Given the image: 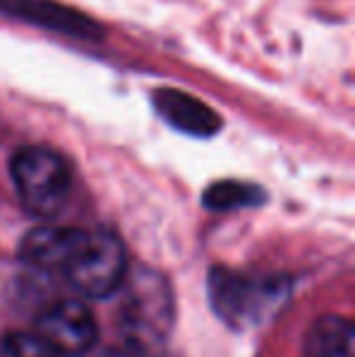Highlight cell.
<instances>
[{"label": "cell", "mask_w": 355, "mask_h": 357, "mask_svg": "<svg viewBox=\"0 0 355 357\" xmlns=\"http://www.w3.org/2000/svg\"><path fill=\"white\" fill-rule=\"evenodd\" d=\"M289 289V280L278 275H246L222 265L212 268L207 280L214 314L232 328H251L263 324L285 304Z\"/></svg>", "instance_id": "6da1fadb"}, {"label": "cell", "mask_w": 355, "mask_h": 357, "mask_svg": "<svg viewBox=\"0 0 355 357\" xmlns=\"http://www.w3.org/2000/svg\"><path fill=\"white\" fill-rule=\"evenodd\" d=\"M15 190L29 214L56 216L71 195V165L61 153L47 146H24L10 160Z\"/></svg>", "instance_id": "7a4b0ae2"}, {"label": "cell", "mask_w": 355, "mask_h": 357, "mask_svg": "<svg viewBox=\"0 0 355 357\" xmlns=\"http://www.w3.org/2000/svg\"><path fill=\"white\" fill-rule=\"evenodd\" d=\"M119 326L127 343L139 345L149 353L163 343L173 326V296L161 275L142 268L127 280Z\"/></svg>", "instance_id": "3957f363"}, {"label": "cell", "mask_w": 355, "mask_h": 357, "mask_svg": "<svg viewBox=\"0 0 355 357\" xmlns=\"http://www.w3.org/2000/svg\"><path fill=\"white\" fill-rule=\"evenodd\" d=\"M68 282L81 294L103 299L127 280V250L112 231H86L63 268Z\"/></svg>", "instance_id": "277c9868"}, {"label": "cell", "mask_w": 355, "mask_h": 357, "mask_svg": "<svg viewBox=\"0 0 355 357\" xmlns=\"http://www.w3.org/2000/svg\"><path fill=\"white\" fill-rule=\"evenodd\" d=\"M37 333L44 335L61 357H78L98 343V321L83 301H54L39 314Z\"/></svg>", "instance_id": "5b68a950"}, {"label": "cell", "mask_w": 355, "mask_h": 357, "mask_svg": "<svg viewBox=\"0 0 355 357\" xmlns=\"http://www.w3.org/2000/svg\"><path fill=\"white\" fill-rule=\"evenodd\" d=\"M0 13L76 39H100L105 34L95 20L56 0H0Z\"/></svg>", "instance_id": "8992f818"}, {"label": "cell", "mask_w": 355, "mask_h": 357, "mask_svg": "<svg viewBox=\"0 0 355 357\" xmlns=\"http://www.w3.org/2000/svg\"><path fill=\"white\" fill-rule=\"evenodd\" d=\"M153 109L163 122L190 137H214L222 129V117L209 105L178 88H158L153 93Z\"/></svg>", "instance_id": "52a82bcc"}, {"label": "cell", "mask_w": 355, "mask_h": 357, "mask_svg": "<svg viewBox=\"0 0 355 357\" xmlns=\"http://www.w3.org/2000/svg\"><path fill=\"white\" fill-rule=\"evenodd\" d=\"M83 234H86L83 229H71V226L34 229L20 243V258L39 270H63L81 243Z\"/></svg>", "instance_id": "ba28073f"}, {"label": "cell", "mask_w": 355, "mask_h": 357, "mask_svg": "<svg viewBox=\"0 0 355 357\" xmlns=\"http://www.w3.org/2000/svg\"><path fill=\"white\" fill-rule=\"evenodd\" d=\"M304 357H355V328L343 316H322L307 331Z\"/></svg>", "instance_id": "9c48e42d"}, {"label": "cell", "mask_w": 355, "mask_h": 357, "mask_svg": "<svg viewBox=\"0 0 355 357\" xmlns=\"http://www.w3.org/2000/svg\"><path fill=\"white\" fill-rule=\"evenodd\" d=\"M266 202L263 188L243 180H219L212 183L202 195V204L212 212H232V209L258 207Z\"/></svg>", "instance_id": "30bf717a"}, {"label": "cell", "mask_w": 355, "mask_h": 357, "mask_svg": "<svg viewBox=\"0 0 355 357\" xmlns=\"http://www.w3.org/2000/svg\"><path fill=\"white\" fill-rule=\"evenodd\" d=\"M3 353L8 357H61L44 335L13 331L3 338Z\"/></svg>", "instance_id": "8fae6325"}, {"label": "cell", "mask_w": 355, "mask_h": 357, "mask_svg": "<svg viewBox=\"0 0 355 357\" xmlns=\"http://www.w3.org/2000/svg\"><path fill=\"white\" fill-rule=\"evenodd\" d=\"M100 357H153V353H149V350H144V348H139V345L127 343V340H124L122 345H112V348H107Z\"/></svg>", "instance_id": "7c38bea8"}]
</instances>
